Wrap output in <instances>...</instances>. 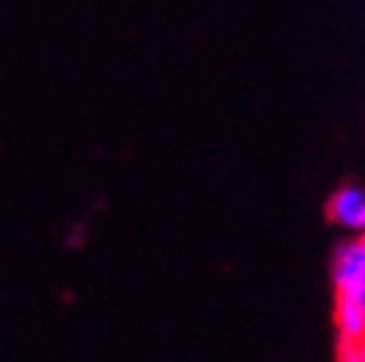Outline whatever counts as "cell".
<instances>
[{
	"mask_svg": "<svg viewBox=\"0 0 365 362\" xmlns=\"http://www.w3.org/2000/svg\"><path fill=\"white\" fill-rule=\"evenodd\" d=\"M333 282L336 294L365 300V234L341 244L333 259Z\"/></svg>",
	"mask_w": 365,
	"mask_h": 362,
	"instance_id": "6da1fadb",
	"label": "cell"
},
{
	"mask_svg": "<svg viewBox=\"0 0 365 362\" xmlns=\"http://www.w3.org/2000/svg\"><path fill=\"white\" fill-rule=\"evenodd\" d=\"M327 214H330L333 223L365 234V190L354 185L336 190L333 199L327 202Z\"/></svg>",
	"mask_w": 365,
	"mask_h": 362,
	"instance_id": "7a4b0ae2",
	"label": "cell"
},
{
	"mask_svg": "<svg viewBox=\"0 0 365 362\" xmlns=\"http://www.w3.org/2000/svg\"><path fill=\"white\" fill-rule=\"evenodd\" d=\"M336 330H339V341H362L365 306L359 300L336 294Z\"/></svg>",
	"mask_w": 365,
	"mask_h": 362,
	"instance_id": "3957f363",
	"label": "cell"
},
{
	"mask_svg": "<svg viewBox=\"0 0 365 362\" xmlns=\"http://www.w3.org/2000/svg\"><path fill=\"white\" fill-rule=\"evenodd\" d=\"M339 362H365L356 341H339Z\"/></svg>",
	"mask_w": 365,
	"mask_h": 362,
	"instance_id": "277c9868",
	"label": "cell"
},
{
	"mask_svg": "<svg viewBox=\"0 0 365 362\" xmlns=\"http://www.w3.org/2000/svg\"><path fill=\"white\" fill-rule=\"evenodd\" d=\"M356 345H359V351H362V356H365V336H362V341H356Z\"/></svg>",
	"mask_w": 365,
	"mask_h": 362,
	"instance_id": "5b68a950",
	"label": "cell"
}]
</instances>
